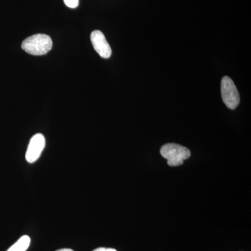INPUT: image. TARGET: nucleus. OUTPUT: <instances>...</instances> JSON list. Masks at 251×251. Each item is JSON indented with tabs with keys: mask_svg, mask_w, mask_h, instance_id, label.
I'll list each match as a JSON object with an SVG mask.
<instances>
[{
	"mask_svg": "<svg viewBox=\"0 0 251 251\" xmlns=\"http://www.w3.org/2000/svg\"><path fill=\"white\" fill-rule=\"evenodd\" d=\"M52 40L46 34H35L23 41L21 48L31 55L40 56L47 54L52 48Z\"/></svg>",
	"mask_w": 251,
	"mask_h": 251,
	"instance_id": "1",
	"label": "nucleus"
},
{
	"mask_svg": "<svg viewBox=\"0 0 251 251\" xmlns=\"http://www.w3.org/2000/svg\"><path fill=\"white\" fill-rule=\"evenodd\" d=\"M161 154L168 160V166H179L191 156V151L186 147L175 143H168L161 148Z\"/></svg>",
	"mask_w": 251,
	"mask_h": 251,
	"instance_id": "2",
	"label": "nucleus"
},
{
	"mask_svg": "<svg viewBox=\"0 0 251 251\" xmlns=\"http://www.w3.org/2000/svg\"><path fill=\"white\" fill-rule=\"evenodd\" d=\"M221 97L225 105L231 110H234L240 102V97L233 80L225 76L221 80Z\"/></svg>",
	"mask_w": 251,
	"mask_h": 251,
	"instance_id": "3",
	"label": "nucleus"
},
{
	"mask_svg": "<svg viewBox=\"0 0 251 251\" xmlns=\"http://www.w3.org/2000/svg\"><path fill=\"white\" fill-rule=\"evenodd\" d=\"M90 38L96 52L104 59L110 58L112 49L103 33L99 30L92 31Z\"/></svg>",
	"mask_w": 251,
	"mask_h": 251,
	"instance_id": "4",
	"label": "nucleus"
},
{
	"mask_svg": "<svg viewBox=\"0 0 251 251\" xmlns=\"http://www.w3.org/2000/svg\"><path fill=\"white\" fill-rule=\"evenodd\" d=\"M45 145L46 140L44 135L41 133L34 135L29 142L26 153V160L27 162L33 163L37 161L45 148Z\"/></svg>",
	"mask_w": 251,
	"mask_h": 251,
	"instance_id": "5",
	"label": "nucleus"
},
{
	"mask_svg": "<svg viewBox=\"0 0 251 251\" xmlns=\"http://www.w3.org/2000/svg\"><path fill=\"white\" fill-rule=\"evenodd\" d=\"M30 243L31 239L29 236H23L7 251H26L30 245Z\"/></svg>",
	"mask_w": 251,
	"mask_h": 251,
	"instance_id": "6",
	"label": "nucleus"
},
{
	"mask_svg": "<svg viewBox=\"0 0 251 251\" xmlns=\"http://www.w3.org/2000/svg\"><path fill=\"white\" fill-rule=\"evenodd\" d=\"M64 4L71 9H75L78 6L79 0H64Z\"/></svg>",
	"mask_w": 251,
	"mask_h": 251,
	"instance_id": "7",
	"label": "nucleus"
},
{
	"mask_svg": "<svg viewBox=\"0 0 251 251\" xmlns=\"http://www.w3.org/2000/svg\"><path fill=\"white\" fill-rule=\"evenodd\" d=\"M93 251H117L115 249H111V248H103L100 247L98 249H94Z\"/></svg>",
	"mask_w": 251,
	"mask_h": 251,
	"instance_id": "8",
	"label": "nucleus"
},
{
	"mask_svg": "<svg viewBox=\"0 0 251 251\" xmlns=\"http://www.w3.org/2000/svg\"><path fill=\"white\" fill-rule=\"evenodd\" d=\"M56 251H74L72 250V249H59V250H57Z\"/></svg>",
	"mask_w": 251,
	"mask_h": 251,
	"instance_id": "9",
	"label": "nucleus"
}]
</instances>
